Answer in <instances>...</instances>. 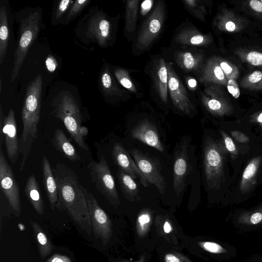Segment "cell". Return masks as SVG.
<instances>
[{"instance_id":"7bdbcfd3","label":"cell","mask_w":262,"mask_h":262,"mask_svg":"<svg viewBox=\"0 0 262 262\" xmlns=\"http://www.w3.org/2000/svg\"><path fill=\"white\" fill-rule=\"evenodd\" d=\"M262 78V73L258 71L253 72L248 77L249 81L251 83H256L260 81Z\"/></svg>"},{"instance_id":"9a60e30c","label":"cell","mask_w":262,"mask_h":262,"mask_svg":"<svg viewBox=\"0 0 262 262\" xmlns=\"http://www.w3.org/2000/svg\"><path fill=\"white\" fill-rule=\"evenodd\" d=\"M188 170L187 146V145L183 144L176 154L173 164V186L177 195L180 194L184 188Z\"/></svg>"},{"instance_id":"f6af8a7d","label":"cell","mask_w":262,"mask_h":262,"mask_svg":"<svg viewBox=\"0 0 262 262\" xmlns=\"http://www.w3.org/2000/svg\"><path fill=\"white\" fill-rule=\"evenodd\" d=\"M262 220V213L260 212H256L252 214L250 217V222L253 224H256Z\"/></svg>"},{"instance_id":"277c9868","label":"cell","mask_w":262,"mask_h":262,"mask_svg":"<svg viewBox=\"0 0 262 262\" xmlns=\"http://www.w3.org/2000/svg\"><path fill=\"white\" fill-rule=\"evenodd\" d=\"M227 150L223 141L208 137L204 146V169L207 184L210 188L220 186L224 176V165Z\"/></svg>"},{"instance_id":"f5cc1de1","label":"cell","mask_w":262,"mask_h":262,"mask_svg":"<svg viewBox=\"0 0 262 262\" xmlns=\"http://www.w3.org/2000/svg\"><path fill=\"white\" fill-rule=\"evenodd\" d=\"M0 92L1 93V91H2V81L1 80H0Z\"/></svg>"},{"instance_id":"e575fe53","label":"cell","mask_w":262,"mask_h":262,"mask_svg":"<svg viewBox=\"0 0 262 262\" xmlns=\"http://www.w3.org/2000/svg\"><path fill=\"white\" fill-rule=\"evenodd\" d=\"M204 104L207 108L212 112H219L222 108L221 103L215 99H209L205 97H202Z\"/></svg>"},{"instance_id":"1f68e13d","label":"cell","mask_w":262,"mask_h":262,"mask_svg":"<svg viewBox=\"0 0 262 262\" xmlns=\"http://www.w3.org/2000/svg\"><path fill=\"white\" fill-rule=\"evenodd\" d=\"M183 2L187 9L194 17L201 18L203 17V9L196 0H185Z\"/></svg>"},{"instance_id":"f546056e","label":"cell","mask_w":262,"mask_h":262,"mask_svg":"<svg viewBox=\"0 0 262 262\" xmlns=\"http://www.w3.org/2000/svg\"><path fill=\"white\" fill-rule=\"evenodd\" d=\"M151 216L150 211L145 209L139 214L137 219V227L139 232H146L151 222Z\"/></svg>"},{"instance_id":"ee69618b","label":"cell","mask_w":262,"mask_h":262,"mask_svg":"<svg viewBox=\"0 0 262 262\" xmlns=\"http://www.w3.org/2000/svg\"><path fill=\"white\" fill-rule=\"evenodd\" d=\"M152 1L147 0L143 2L141 4V13L143 15H145L151 9L152 6Z\"/></svg>"},{"instance_id":"ba28073f","label":"cell","mask_w":262,"mask_h":262,"mask_svg":"<svg viewBox=\"0 0 262 262\" xmlns=\"http://www.w3.org/2000/svg\"><path fill=\"white\" fill-rule=\"evenodd\" d=\"M135 162L146 180L148 185H155L159 192L163 194L166 188L165 179L161 172L157 160L134 148L130 150Z\"/></svg>"},{"instance_id":"44dd1931","label":"cell","mask_w":262,"mask_h":262,"mask_svg":"<svg viewBox=\"0 0 262 262\" xmlns=\"http://www.w3.org/2000/svg\"><path fill=\"white\" fill-rule=\"evenodd\" d=\"M117 176L123 195L132 202L140 200L139 189L134 179L120 168Z\"/></svg>"},{"instance_id":"2e32d148","label":"cell","mask_w":262,"mask_h":262,"mask_svg":"<svg viewBox=\"0 0 262 262\" xmlns=\"http://www.w3.org/2000/svg\"><path fill=\"white\" fill-rule=\"evenodd\" d=\"M41 168L43 187L49 201L50 207L53 210L56 208L58 201L57 187L53 170L45 155L42 157Z\"/></svg>"},{"instance_id":"52a82bcc","label":"cell","mask_w":262,"mask_h":262,"mask_svg":"<svg viewBox=\"0 0 262 262\" xmlns=\"http://www.w3.org/2000/svg\"><path fill=\"white\" fill-rule=\"evenodd\" d=\"M0 182L1 189L16 215L21 212L19 189L12 168L0 148Z\"/></svg>"},{"instance_id":"74e56055","label":"cell","mask_w":262,"mask_h":262,"mask_svg":"<svg viewBox=\"0 0 262 262\" xmlns=\"http://www.w3.org/2000/svg\"><path fill=\"white\" fill-rule=\"evenodd\" d=\"M247 59L253 66L262 65V53L256 51L251 52L247 55Z\"/></svg>"},{"instance_id":"d6986e66","label":"cell","mask_w":262,"mask_h":262,"mask_svg":"<svg viewBox=\"0 0 262 262\" xmlns=\"http://www.w3.org/2000/svg\"><path fill=\"white\" fill-rule=\"evenodd\" d=\"M52 143L53 147L70 161L74 162L80 160V157L62 129L57 128L55 130Z\"/></svg>"},{"instance_id":"9c48e42d","label":"cell","mask_w":262,"mask_h":262,"mask_svg":"<svg viewBox=\"0 0 262 262\" xmlns=\"http://www.w3.org/2000/svg\"><path fill=\"white\" fill-rule=\"evenodd\" d=\"M86 196L92 231L97 238L102 241L104 245L107 243L112 234L111 221L92 193L87 192Z\"/></svg>"},{"instance_id":"f35d334b","label":"cell","mask_w":262,"mask_h":262,"mask_svg":"<svg viewBox=\"0 0 262 262\" xmlns=\"http://www.w3.org/2000/svg\"><path fill=\"white\" fill-rule=\"evenodd\" d=\"M228 92L234 98H238L240 95V90L235 80L230 79L227 84Z\"/></svg>"},{"instance_id":"7dc6e473","label":"cell","mask_w":262,"mask_h":262,"mask_svg":"<svg viewBox=\"0 0 262 262\" xmlns=\"http://www.w3.org/2000/svg\"><path fill=\"white\" fill-rule=\"evenodd\" d=\"M220 66L226 75L230 74L232 71V69L226 62L223 61L221 62Z\"/></svg>"},{"instance_id":"ab89813d","label":"cell","mask_w":262,"mask_h":262,"mask_svg":"<svg viewBox=\"0 0 262 262\" xmlns=\"http://www.w3.org/2000/svg\"><path fill=\"white\" fill-rule=\"evenodd\" d=\"M45 63L47 70L50 72H53L56 69L58 64L55 58L51 55L47 57Z\"/></svg>"},{"instance_id":"8992f818","label":"cell","mask_w":262,"mask_h":262,"mask_svg":"<svg viewBox=\"0 0 262 262\" xmlns=\"http://www.w3.org/2000/svg\"><path fill=\"white\" fill-rule=\"evenodd\" d=\"M165 18L162 1L156 3L154 9L143 22L138 35L136 48L144 50L156 39L162 30Z\"/></svg>"},{"instance_id":"f1b7e54d","label":"cell","mask_w":262,"mask_h":262,"mask_svg":"<svg viewBox=\"0 0 262 262\" xmlns=\"http://www.w3.org/2000/svg\"><path fill=\"white\" fill-rule=\"evenodd\" d=\"M114 75L118 82L123 86L132 92H137L136 88L126 70L117 68L114 70Z\"/></svg>"},{"instance_id":"60d3db41","label":"cell","mask_w":262,"mask_h":262,"mask_svg":"<svg viewBox=\"0 0 262 262\" xmlns=\"http://www.w3.org/2000/svg\"><path fill=\"white\" fill-rule=\"evenodd\" d=\"M231 136L238 142L246 143L249 141V137L244 133L238 130L230 132Z\"/></svg>"},{"instance_id":"d4e9b609","label":"cell","mask_w":262,"mask_h":262,"mask_svg":"<svg viewBox=\"0 0 262 262\" xmlns=\"http://www.w3.org/2000/svg\"><path fill=\"white\" fill-rule=\"evenodd\" d=\"M30 223L36 239L40 256L44 258L51 253L54 247L39 224L31 220Z\"/></svg>"},{"instance_id":"3957f363","label":"cell","mask_w":262,"mask_h":262,"mask_svg":"<svg viewBox=\"0 0 262 262\" xmlns=\"http://www.w3.org/2000/svg\"><path fill=\"white\" fill-rule=\"evenodd\" d=\"M40 12L35 11L20 21L19 37L11 75V82L18 76L29 49L37 37L40 29Z\"/></svg>"},{"instance_id":"5bb4252c","label":"cell","mask_w":262,"mask_h":262,"mask_svg":"<svg viewBox=\"0 0 262 262\" xmlns=\"http://www.w3.org/2000/svg\"><path fill=\"white\" fill-rule=\"evenodd\" d=\"M133 138L163 152L164 146L161 142L155 125L147 119L139 122L130 132Z\"/></svg>"},{"instance_id":"8d00e7d4","label":"cell","mask_w":262,"mask_h":262,"mask_svg":"<svg viewBox=\"0 0 262 262\" xmlns=\"http://www.w3.org/2000/svg\"><path fill=\"white\" fill-rule=\"evenodd\" d=\"M165 262H192L180 253H168L165 255Z\"/></svg>"},{"instance_id":"d590c367","label":"cell","mask_w":262,"mask_h":262,"mask_svg":"<svg viewBox=\"0 0 262 262\" xmlns=\"http://www.w3.org/2000/svg\"><path fill=\"white\" fill-rule=\"evenodd\" d=\"M221 133L224 140V143L227 150L232 156H236L238 154V151L232 139L223 131L221 130Z\"/></svg>"},{"instance_id":"8fae6325","label":"cell","mask_w":262,"mask_h":262,"mask_svg":"<svg viewBox=\"0 0 262 262\" xmlns=\"http://www.w3.org/2000/svg\"><path fill=\"white\" fill-rule=\"evenodd\" d=\"M17 129L13 110L10 109L5 117L4 127L0 134V145L4 141L9 160L14 164L20 154Z\"/></svg>"},{"instance_id":"836d02e7","label":"cell","mask_w":262,"mask_h":262,"mask_svg":"<svg viewBox=\"0 0 262 262\" xmlns=\"http://www.w3.org/2000/svg\"><path fill=\"white\" fill-rule=\"evenodd\" d=\"M199 245L205 250L213 253H220L224 251V249L218 244L214 242H200Z\"/></svg>"},{"instance_id":"e0dca14e","label":"cell","mask_w":262,"mask_h":262,"mask_svg":"<svg viewBox=\"0 0 262 262\" xmlns=\"http://www.w3.org/2000/svg\"><path fill=\"white\" fill-rule=\"evenodd\" d=\"M24 192L35 211L39 215H43L45 211V205L38 182L34 174H31L28 178L25 185Z\"/></svg>"},{"instance_id":"4316f807","label":"cell","mask_w":262,"mask_h":262,"mask_svg":"<svg viewBox=\"0 0 262 262\" xmlns=\"http://www.w3.org/2000/svg\"><path fill=\"white\" fill-rule=\"evenodd\" d=\"M139 1H127L125 6V28L128 32L134 31L137 18Z\"/></svg>"},{"instance_id":"6da1fadb","label":"cell","mask_w":262,"mask_h":262,"mask_svg":"<svg viewBox=\"0 0 262 262\" xmlns=\"http://www.w3.org/2000/svg\"><path fill=\"white\" fill-rule=\"evenodd\" d=\"M52 170L58 192L56 208L66 211L81 229L91 235L92 227L86 196L88 191L67 165L58 163Z\"/></svg>"},{"instance_id":"83f0119b","label":"cell","mask_w":262,"mask_h":262,"mask_svg":"<svg viewBox=\"0 0 262 262\" xmlns=\"http://www.w3.org/2000/svg\"><path fill=\"white\" fill-rule=\"evenodd\" d=\"M224 78V72L220 66L208 63L203 71L201 81H208L214 79L222 81Z\"/></svg>"},{"instance_id":"7a4b0ae2","label":"cell","mask_w":262,"mask_h":262,"mask_svg":"<svg viewBox=\"0 0 262 262\" xmlns=\"http://www.w3.org/2000/svg\"><path fill=\"white\" fill-rule=\"evenodd\" d=\"M54 115L63 122L78 145L84 150H88V146L84 140L88 130L82 125V115L75 100L68 94H63L55 106Z\"/></svg>"},{"instance_id":"db71d44e","label":"cell","mask_w":262,"mask_h":262,"mask_svg":"<svg viewBox=\"0 0 262 262\" xmlns=\"http://www.w3.org/2000/svg\"><path fill=\"white\" fill-rule=\"evenodd\" d=\"M261 3H262V0L261 1Z\"/></svg>"},{"instance_id":"d6a6232c","label":"cell","mask_w":262,"mask_h":262,"mask_svg":"<svg viewBox=\"0 0 262 262\" xmlns=\"http://www.w3.org/2000/svg\"><path fill=\"white\" fill-rule=\"evenodd\" d=\"M74 2L71 0H62L60 1L56 9L54 17L56 20L59 19L66 12L70 6Z\"/></svg>"},{"instance_id":"bcb514c9","label":"cell","mask_w":262,"mask_h":262,"mask_svg":"<svg viewBox=\"0 0 262 262\" xmlns=\"http://www.w3.org/2000/svg\"><path fill=\"white\" fill-rule=\"evenodd\" d=\"M250 5L255 11L262 12V3L256 0H252L250 2Z\"/></svg>"},{"instance_id":"816d5d0a","label":"cell","mask_w":262,"mask_h":262,"mask_svg":"<svg viewBox=\"0 0 262 262\" xmlns=\"http://www.w3.org/2000/svg\"><path fill=\"white\" fill-rule=\"evenodd\" d=\"M257 121L260 123H262V113H261L257 117Z\"/></svg>"},{"instance_id":"30bf717a","label":"cell","mask_w":262,"mask_h":262,"mask_svg":"<svg viewBox=\"0 0 262 262\" xmlns=\"http://www.w3.org/2000/svg\"><path fill=\"white\" fill-rule=\"evenodd\" d=\"M168 74V91L174 106L180 111L190 114L194 107L183 84L170 64H166Z\"/></svg>"},{"instance_id":"f907efd6","label":"cell","mask_w":262,"mask_h":262,"mask_svg":"<svg viewBox=\"0 0 262 262\" xmlns=\"http://www.w3.org/2000/svg\"><path fill=\"white\" fill-rule=\"evenodd\" d=\"M163 228L164 232L167 233H170L172 230L171 226L167 221L165 222Z\"/></svg>"},{"instance_id":"484cf974","label":"cell","mask_w":262,"mask_h":262,"mask_svg":"<svg viewBox=\"0 0 262 262\" xmlns=\"http://www.w3.org/2000/svg\"><path fill=\"white\" fill-rule=\"evenodd\" d=\"M100 83L103 92L106 95H121V91L117 85L107 66L105 67L100 74Z\"/></svg>"},{"instance_id":"5b68a950","label":"cell","mask_w":262,"mask_h":262,"mask_svg":"<svg viewBox=\"0 0 262 262\" xmlns=\"http://www.w3.org/2000/svg\"><path fill=\"white\" fill-rule=\"evenodd\" d=\"M88 167L97 190L112 205H118L120 201L114 179L104 157L102 156L98 162H90Z\"/></svg>"},{"instance_id":"4dcf8cb0","label":"cell","mask_w":262,"mask_h":262,"mask_svg":"<svg viewBox=\"0 0 262 262\" xmlns=\"http://www.w3.org/2000/svg\"><path fill=\"white\" fill-rule=\"evenodd\" d=\"M90 2V0H77L74 1L67 16L66 20L68 23L76 17Z\"/></svg>"},{"instance_id":"ffe728a7","label":"cell","mask_w":262,"mask_h":262,"mask_svg":"<svg viewBox=\"0 0 262 262\" xmlns=\"http://www.w3.org/2000/svg\"><path fill=\"white\" fill-rule=\"evenodd\" d=\"M261 161L260 156L254 157L251 160L245 169L239 185L242 193H248L255 185Z\"/></svg>"},{"instance_id":"681fc988","label":"cell","mask_w":262,"mask_h":262,"mask_svg":"<svg viewBox=\"0 0 262 262\" xmlns=\"http://www.w3.org/2000/svg\"><path fill=\"white\" fill-rule=\"evenodd\" d=\"M226 29L229 32L233 31L235 29V25L232 21H228L225 25Z\"/></svg>"},{"instance_id":"7402d4cb","label":"cell","mask_w":262,"mask_h":262,"mask_svg":"<svg viewBox=\"0 0 262 262\" xmlns=\"http://www.w3.org/2000/svg\"><path fill=\"white\" fill-rule=\"evenodd\" d=\"M177 42L188 46H200L207 42V37L194 28H186L182 30L177 35Z\"/></svg>"},{"instance_id":"c3c4849f","label":"cell","mask_w":262,"mask_h":262,"mask_svg":"<svg viewBox=\"0 0 262 262\" xmlns=\"http://www.w3.org/2000/svg\"><path fill=\"white\" fill-rule=\"evenodd\" d=\"M187 84L190 90L194 91L197 85L196 81L192 77H189L187 79Z\"/></svg>"},{"instance_id":"b9f144b4","label":"cell","mask_w":262,"mask_h":262,"mask_svg":"<svg viewBox=\"0 0 262 262\" xmlns=\"http://www.w3.org/2000/svg\"><path fill=\"white\" fill-rule=\"evenodd\" d=\"M46 262H72L71 259L66 255L55 254L51 256Z\"/></svg>"},{"instance_id":"4fadbf2b","label":"cell","mask_w":262,"mask_h":262,"mask_svg":"<svg viewBox=\"0 0 262 262\" xmlns=\"http://www.w3.org/2000/svg\"><path fill=\"white\" fill-rule=\"evenodd\" d=\"M86 34L102 47L107 45L111 37V24L102 12L97 13L89 20Z\"/></svg>"},{"instance_id":"cb8c5ba5","label":"cell","mask_w":262,"mask_h":262,"mask_svg":"<svg viewBox=\"0 0 262 262\" xmlns=\"http://www.w3.org/2000/svg\"><path fill=\"white\" fill-rule=\"evenodd\" d=\"M9 38V27L6 7L0 8V66L4 62Z\"/></svg>"},{"instance_id":"7c38bea8","label":"cell","mask_w":262,"mask_h":262,"mask_svg":"<svg viewBox=\"0 0 262 262\" xmlns=\"http://www.w3.org/2000/svg\"><path fill=\"white\" fill-rule=\"evenodd\" d=\"M113 159L115 163L123 170L129 174L134 179L138 178L144 187L149 185L139 169L136 162L130 157L129 154L120 143L114 144L112 151Z\"/></svg>"},{"instance_id":"ac0fdd59","label":"cell","mask_w":262,"mask_h":262,"mask_svg":"<svg viewBox=\"0 0 262 262\" xmlns=\"http://www.w3.org/2000/svg\"><path fill=\"white\" fill-rule=\"evenodd\" d=\"M154 81L156 91L161 100L168 101V74L166 63L162 58L159 59L154 70Z\"/></svg>"},{"instance_id":"603a6c76","label":"cell","mask_w":262,"mask_h":262,"mask_svg":"<svg viewBox=\"0 0 262 262\" xmlns=\"http://www.w3.org/2000/svg\"><path fill=\"white\" fill-rule=\"evenodd\" d=\"M177 64L183 70L190 72L196 70L201 60V56L188 51H177L174 55Z\"/></svg>"}]
</instances>
